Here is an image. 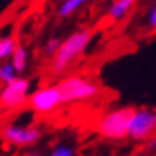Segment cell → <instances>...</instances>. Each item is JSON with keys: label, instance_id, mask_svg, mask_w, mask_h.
Masks as SVG:
<instances>
[{"label": "cell", "instance_id": "6da1fadb", "mask_svg": "<svg viewBox=\"0 0 156 156\" xmlns=\"http://www.w3.org/2000/svg\"><path fill=\"white\" fill-rule=\"evenodd\" d=\"M94 38V29L83 27L72 32L66 40L61 41V46L51 58V72L56 76H64L72 64L84 54L86 48Z\"/></svg>", "mask_w": 156, "mask_h": 156}, {"label": "cell", "instance_id": "7a4b0ae2", "mask_svg": "<svg viewBox=\"0 0 156 156\" xmlns=\"http://www.w3.org/2000/svg\"><path fill=\"white\" fill-rule=\"evenodd\" d=\"M62 104H73V102H84L96 99L101 94V86L89 78L83 75H66L56 83Z\"/></svg>", "mask_w": 156, "mask_h": 156}, {"label": "cell", "instance_id": "3957f363", "mask_svg": "<svg viewBox=\"0 0 156 156\" xmlns=\"http://www.w3.org/2000/svg\"><path fill=\"white\" fill-rule=\"evenodd\" d=\"M134 107H118L107 113L97 123L99 136L107 140H123L127 137V127L132 116Z\"/></svg>", "mask_w": 156, "mask_h": 156}, {"label": "cell", "instance_id": "277c9868", "mask_svg": "<svg viewBox=\"0 0 156 156\" xmlns=\"http://www.w3.org/2000/svg\"><path fill=\"white\" fill-rule=\"evenodd\" d=\"M156 134V108L151 107H134L127 137L134 142H145Z\"/></svg>", "mask_w": 156, "mask_h": 156}, {"label": "cell", "instance_id": "5b68a950", "mask_svg": "<svg viewBox=\"0 0 156 156\" xmlns=\"http://www.w3.org/2000/svg\"><path fill=\"white\" fill-rule=\"evenodd\" d=\"M32 91V81L26 76H18L8 84L0 88V108L18 110L27 105V99Z\"/></svg>", "mask_w": 156, "mask_h": 156}, {"label": "cell", "instance_id": "8992f818", "mask_svg": "<svg viewBox=\"0 0 156 156\" xmlns=\"http://www.w3.org/2000/svg\"><path fill=\"white\" fill-rule=\"evenodd\" d=\"M27 105L37 115H49V113H54L64 104L58 86L45 84V86H40L34 93H30L29 99H27Z\"/></svg>", "mask_w": 156, "mask_h": 156}, {"label": "cell", "instance_id": "52a82bcc", "mask_svg": "<svg viewBox=\"0 0 156 156\" xmlns=\"http://www.w3.org/2000/svg\"><path fill=\"white\" fill-rule=\"evenodd\" d=\"M43 132L37 126L8 123L0 127V137L13 147H32L41 139Z\"/></svg>", "mask_w": 156, "mask_h": 156}, {"label": "cell", "instance_id": "ba28073f", "mask_svg": "<svg viewBox=\"0 0 156 156\" xmlns=\"http://www.w3.org/2000/svg\"><path fill=\"white\" fill-rule=\"evenodd\" d=\"M137 0H113L112 5L108 6V11H107V18L115 21V23H119L123 21L129 11L134 8Z\"/></svg>", "mask_w": 156, "mask_h": 156}, {"label": "cell", "instance_id": "9c48e42d", "mask_svg": "<svg viewBox=\"0 0 156 156\" xmlns=\"http://www.w3.org/2000/svg\"><path fill=\"white\" fill-rule=\"evenodd\" d=\"M8 61L11 62V66L15 67L18 75H21L27 69V64H29V51H27V48L23 43H18Z\"/></svg>", "mask_w": 156, "mask_h": 156}, {"label": "cell", "instance_id": "30bf717a", "mask_svg": "<svg viewBox=\"0 0 156 156\" xmlns=\"http://www.w3.org/2000/svg\"><path fill=\"white\" fill-rule=\"evenodd\" d=\"M89 0H62L58 6V18L61 19H67L73 15L75 11L83 8Z\"/></svg>", "mask_w": 156, "mask_h": 156}, {"label": "cell", "instance_id": "8fae6325", "mask_svg": "<svg viewBox=\"0 0 156 156\" xmlns=\"http://www.w3.org/2000/svg\"><path fill=\"white\" fill-rule=\"evenodd\" d=\"M16 45H18V41L13 35L0 37V61H8L11 58L13 51H15Z\"/></svg>", "mask_w": 156, "mask_h": 156}, {"label": "cell", "instance_id": "7c38bea8", "mask_svg": "<svg viewBox=\"0 0 156 156\" xmlns=\"http://www.w3.org/2000/svg\"><path fill=\"white\" fill-rule=\"evenodd\" d=\"M19 75L15 70V67L11 66L10 61H2L0 62V84H8L13 80H16Z\"/></svg>", "mask_w": 156, "mask_h": 156}, {"label": "cell", "instance_id": "4fadbf2b", "mask_svg": "<svg viewBox=\"0 0 156 156\" xmlns=\"http://www.w3.org/2000/svg\"><path fill=\"white\" fill-rule=\"evenodd\" d=\"M61 41H62V38H59V37H49L45 41V45H43V54H45V58L51 59L53 56L58 53V49L61 46Z\"/></svg>", "mask_w": 156, "mask_h": 156}, {"label": "cell", "instance_id": "5bb4252c", "mask_svg": "<svg viewBox=\"0 0 156 156\" xmlns=\"http://www.w3.org/2000/svg\"><path fill=\"white\" fill-rule=\"evenodd\" d=\"M48 156H75V148L67 144H59L49 151Z\"/></svg>", "mask_w": 156, "mask_h": 156}, {"label": "cell", "instance_id": "9a60e30c", "mask_svg": "<svg viewBox=\"0 0 156 156\" xmlns=\"http://www.w3.org/2000/svg\"><path fill=\"white\" fill-rule=\"evenodd\" d=\"M147 26L150 27V29H156V2L153 3V6L150 8L147 15Z\"/></svg>", "mask_w": 156, "mask_h": 156}, {"label": "cell", "instance_id": "2e32d148", "mask_svg": "<svg viewBox=\"0 0 156 156\" xmlns=\"http://www.w3.org/2000/svg\"><path fill=\"white\" fill-rule=\"evenodd\" d=\"M145 150L147 151H154L156 150V134L145 140Z\"/></svg>", "mask_w": 156, "mask_h": 156}, {"label": "cell", "instance_id": "e0dca14e", "mask_svg": "<svg viewBox=\"0 0 156 156\" xmlns=\"http://www.w3.org/2000/svg\"><path fill=\"white\" fill-rule=\"evenodd\" d=\"M21 156H41L40 153H35V151H27L24 154H21Z\"/></svg>", "mask_w": 156, "mask_h": 156}, {"label": "cell", "instance_id": "ac0fdd59", "mask_svg": "<svg viewBox=\"0 0 156 156\" xmlns=\"http://www.w3.org/2000/svg\"><path fill=\"white\" fill-rule=\"evenodd\" d=\"M0 62H2V61H0Z\"/></svg>", "mask_w": 156, "mask_h": 156}]
</instances>
